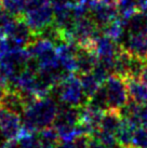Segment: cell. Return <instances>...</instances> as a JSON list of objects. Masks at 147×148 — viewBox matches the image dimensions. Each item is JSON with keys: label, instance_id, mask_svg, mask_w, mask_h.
<instances>
[{"label": "cell", "instance_id": "12", "mask_svg": "<svg viewBox=\"0 0 147 148\" xmlns=\"http://www.w3.org/2000/svg\"><path fill=\"white\" fill-rule=\"evenodd\" d=\"M122 118L121 111L117 109H108L104 111L98 130L116 135V132L122 122Z\"/></svg>", "mask_w": 147, "mask_h": 148}, {"label": "cell", "instance_id": "18", "mask_svg": "<svg viewBox=\"0 0 147 148\" xmlns=\"http://www.w3.org/2000/svg\"><path fill=\"white\" fill-rule=\"evenodd\" d=\"M21 148H41V142L38 132L27 131L23 127L16 138Z\"/></svg>", "mask_w": 147, "mask_h": 148}, {"label": "cell", "instance_id": "21", "mask_svg": "<svg viewBox=\"0 0 147 148\" xmlns=\"http://www.w3.org/2000/svg\"><path fill=\"white\" fill-rule=\"evenodd\" d=\"M117 9L119 12V17L122 18L127 25L128 20L135 12H137V3L136 0H116Z\"/></svg>", "mask_w": 147, "mask_h": 148}, {"label": "cell", "instance_id": "28", "mask_svg": "<svg viewBox=\"0 0 147 148\" xmlns=\"http://www.w3.org/2000/svg\"><path fill=\"white\" fill-rule=\"evenodd\" d=\"M137 10L142 12H147V0H136Z\"/></svg>", "mask_w": 147, "mask_h": 148}, {"label": "cell", "instance_id": "13", "mask_svg": "<svg viewBox=\"0 0 147 148\" xmlns=\"http://www.w3.org/2000/svg\"><path fill=\"white\" fill-rule=\"evenodd\" d=\"M132 58H133V56L128 53L124 49H122L121 45H120V49H119L118 53H117L116 58H115L114 74L123 79L129 78L131 64H132Z\"/></svg>", "mask_w": 147, "mask_h": 148}, {"label": "cell", "instance_id": "19", "mask_svg": "<svg viewBox=\"0 0 147 148\" xmlns=\"http://www.w3.org/2000/svg\"><path fill=\"white\" fill-rule=\"evenodd\" d=\"M124 28H126V22L123 21L122 18L118 17L117 20H115L114 22L107 25L105 28H103L102 33L111 38L115 41H118L122 38Z\"/></svg>", "mask_w": 147, "mask_h": 148}, {"label": "cell", "instance_id": "9", "mask_svg": "<svg viewBox=\"0 0 147 148\" xmlns=\"http://www.w3.org/2000/svg\"><path fill=\"white\" fill-rule=\"evenodd\" d=\"M120 45L132 56L147 61V35L129 34V37Z\"/></svg>", "mask_w": 147, "mask_h": 148}, {"label": "cell", "instance_id": "25", "mask_svg": "<svg viewBox=\"0 0 147 148\" xmlns=\"http://www.w3.org/2000/svg\"><path fill=\"white\" fill-rule=\"evenodd\" d=\"M136 117L139 119V121H141L142 124H147V104L139 105V111H137Z\"/></svg>", "mask_w": 147, "mask_h": 148}, {"label": "cell", "instance_id": "17", "mask_svg": "<svg viewBox=\"0 0 147 148\" xmlns=\"http://www.w3.org/2000/svg\"><path fill=\"white\" fill-rule=\"evenodd\" d=\"M80 81H81L82 90H83V94L87 102L93 96L94 93L98 90V88L102 86L92 73L80 75Z\"/></svg>", "mask_w": 147, "mask_h": 148}, {"label": "cell", "instance_id": "11", "mask_svg": "<svg viewBox=\"0 0 147 148\" xmlns=\"http://www.w3.org/2000/svg\"><path fill=\"white\" fill-rule=\"evenodd\" d=\"M127 84L128 94L131 101L137 104H147V86L139 79L127 78L124 79Z\"/></svg>", "mask_w": 147, "mask_h": 148}, {"label": "cell", "instance_id": "3", "mask_svg": "<svg viewBox=\"0 0 147 148\" xmlns=\"http://www.w3.org/2000/svg\"><path fill=\"white\" fill-rule=\"evenodd\" d=\"M106 88L109 109L121 110L130 101L124 79L117 75H110L104 82Z\"/></svg>", "mask_w": 147, "mask_h": 148}, {"label": "cell", "instance_id": "26", "mask_svg": "<svg viewBox=\"0 0 147 148\" xmlns=\"http://www.w3.org/2000/svg\"><path fill=\"white\" fill-rule=\"evenodd\" d=\"M89 148H109L105 146L104 144H102L100 140H98L95 137L91 136L90 137V142H89Z\"/></svg>", "mask_w": 147, "mask_h": 148}, {"label": "cell", "instance_id": "20", "mask_svg": "<svg viewBox=\"0 0 147 148\" xmlns=\"http://www.w3.org/2000/svg\"><path fill=\"white\" fill-rule=\"evenodd\" d=\"M27 0H1L2 9L14 17L24 16Z\"/></svg>", "mask_w": 147, "mask_h": 148}, {"label": "cell", "instance_id": "31", "mask_svg": "<svg viewBox=\"0 0 147 148\" xmlns=\"http://www.w3.org/2000/svg\"><path fill=\"white\" fill-rule=\"evenodd\" d=\"M118 148H137L133 145H119Z\"/></svg>", "mask_w": 147, "mask_h": 148}, {"label": "cell", "instance_id": "22", "mask_svg": "<svg viewBox=\"0 0 147 148\" xmlns=\"http://www.w3.org/2000/svg\"><path fill=\"white\" fill-rule=\"evenodd\" d=\"M88 104H90L92 106L98 108L100 110L106 111L109 109V104H108V99H107V92L106 88L103 83L102 86L98 88V90L94 93V95L91 97L88 102Z\"/></svg>", "mask_w": 147, "mask_h": 148}, {"label": "cell", "instance_id": "14", "mask_svg": "<svg viewBox=\"0 0 147 148\" xmlns=\"http://www.w3.org/2000/svg\"><path fill=\"white\" fill-rule=\"evenodd\" d=\"M126 27L130 35H147V12H135L128 20Z\"/></svg>", "mask_w": 147, "mask_h": 148}, {"label": "cell", "instance_id": "16", "mask_svg": "<svg viewBox=\"0 0 147 148\" xmlns=\"http://www.w3.org/2000/svg\"><path fill=\"white\" fill-rule=\"evenodd\" d=\"M38 134L41 142V148H56L61 143V138L55 127H45L38 132Z\"/></svg>", "mask_w": 147, "mask_h": 148}, {"label": "cell", "instance_id": "5", "mask_svg": "<svg viewBox=\"0 0 147 148\" xmlns=\"http://www.w3.org/2000/svg\"><path fill=\"white\" fill-rule=\"evenodd\" d=\"M91 17L101 30L119 17L116 0H95L91 9Z\"/></svg>", "mask_w": 147, "mask_h": 148}, {"label": "cell", "instance_id": "6", "mask_svg": "<svg viewBox=\"0 0 147 148\" xmlns=\"http://www.w3.org/2000/svg\"><path fill=\"white\" fill-rule=\"evenodd\" d=\"M23 130L21 115L0 106V135L5 140H16Z\"/></svg>", "mask_w": 147, "mask_h": 148}, {"label": "cell", "instance_id": "27", "mask_svg": "<svg viewBox=\"0 0 147 148\" xmlns=\"http://www.w3.org/2000/svg\"><path fill=\"white\" fill-rule=\"evenodd\" d=\"M0 148H21L16 140H5L4 143L0 145Z\"/></svg>", "mask_w": 147, "mask_h": 148}, {"label": "cell", "instance_id": "23", "mask_svg": "<svg viewBox=\"0 0 147 148\" xmlns=\"http://www.w3.org/2000/svg\"><path fill=\"white\" fill-rule=\"evenodd\" d=\"M132 145L137 148H147V124L136 127L132 140Z\"/></svg>", "mask_w": 147, "mask_h": 148}, {"label": "cell", "instance_id": "1", "mask_svg": "<svg viewBox=\"0 0 147 148\" xmlns=\"http://www.w3.org/2000/svg\"><path fill=\"white\" fill-rule=\"evenodd\" d=\"M58 106L54 99L47 96L25 107L22 114L23 127L30 132H40L54 123Z\"/></svg>", "mask_w": 147, "mask_h": 148}, {"label": "cell", "instance_id": "24", "mask_svg": "<svg viewBox=\"0 0 147 148\" xmlns=\"http://www.w3.org/2000/svg\"><path fill=\"white\" fill-rule=\"evenodd\" d=\"M93 137H95L102 144H104L105 146H107V147L109 148H118L119 146L115 134H110V133H107V132L98 130V131L94 133Z\"/></svg>", "mask_w": 147, "mask_h": 148}, {"label": "cell", "instance_id": "7", "mask_svg": "<svg viewBox=\"0 0 147 148\" xmlns=\"http://www.w3.org/2000/svg\"><path fill=\"white\" fill-rule=\"evenodd\" d=\"M93 49L98 55V61L106 64L114 71L115 58L120 49V45H117V41H115L108 36L102 34L94 41Z\"/></svg>", "mask_w": 147, "mask_h": 148}, {"label": "cell", "instance_id": "15", "mask_svg": "<svg viewBox=\"0 0 147 148\" xmlns=\"http://www.w3.org/2000/svg\"><path fill=\"white\" fill-rule=\"evenodd\" d=\"M135 125L130 119L128 118H122V122L120 124L119 129L116 132V138L119 145H131L134 131L136 130Z\"/></svg>", "mask_w": 147, "mask_h": 148}, {"label": "cell", "instance_id": "8", "mask_svg": "<svg viewBox=\"0 0 147 148\" xmlns=\"http://www.w3.org/2000/svg\"><path fill=\"white\" fill-rule=\"evenodd\" d=\"M98 62V58L94 49L78 45L77 53H76V64H77L78 74L83 75L92 73Z\"/></svg>", "mask_w": 147, "mask_h": 148}, {"label": "cell", "instance_id": "4", "mask_svg": "<svg viewBox=\"0 0 147 148\" xmlns=\"http://www.w3.org/2000/svg\"><path fill=\"white\" fill-rule=\"evenodd\" d=\"M24 18L27 22L30 29L34 32V34L38 36L47 26L53 23L54 9L49 2L33 10L25 11Z\"/></svg>", "mask_w": 147, "mask_h": 148}, {"label": "cell", "instance_id": "10", "mask_svg": "<svg viewBox=\"0 0 147 148\" xmlns=\"http://www.w3.org/2000/svg\"><path fill=\"white\" fill-rule=\"evenodd\" d=\"M80 120V107L62 105L54 121V127H77Z\"/></svg>", "mask_w": 147, "mask_h": 148}, {"label": "cell", "instance_id": "30", "mask_svg": "<svg viewBox=\"0 0 147 148\" xmlns=\"http://www.w3.org/2000/svg\"><path fill=\"white\" fill-rule=\"evenodd\" d=\"M56 148H75L74 142H63L61 140V143L57 145Z\"/></svg>", "mask_w": 147, "mask_h": 148}, {"label": "cell", "instance_id": "2", "mask_svg": "<svg viewBox=\"0 0 147 148\" xmlns=\"http://www.w3.org/2000/svg\"><path fill=\"white\" fill-rule=\"evenodd\" d=\"M51 92H53L63 105L80 107L87 103L80 78L76 74L69 75L65 80L54 86Z\"/></svg>", "mask_w": 147, "mask_h": 148}, {"label": "cell", "instance_id": "29", "mask_svg": "<svg viewBox=\"0 0 147 148\" xmlns=\"http://www.w3.org/2000/svg\"><path fill=\"white\" fill-rule=\"evenodd\" d=\"M139 80L147 86V62H146V64L144 65V68H143V70H142V73H141Z\"/></svg>", "mask_w": 147, "mask_h": 148}, {"label": "cell", "instance_id": "32", "mask_svg": "<svg viewBox=\"0 0 147 148\" xmlns=\"http://www.w3.org/2000/svg\"><path fill=\"white\" fill-rule=\"evenodd\" d=\"M2 10V5H1V0H0V11Z\"/></svg>", "mask_w": 147, "mask_h": 148}, {"label": "cell", "instance_id": "33", "mask_svg": "<svg viewBox=\"0 0 147 148\" xmlns=\"http://www.w3.org/2000/svg\"><path fill=\"white\" fill-rule=\"evenodd\" d=\"M146 62H147V61H146Z\"/></svg>", "mask_w": 147, "mask_h": 148}]
</instances>
